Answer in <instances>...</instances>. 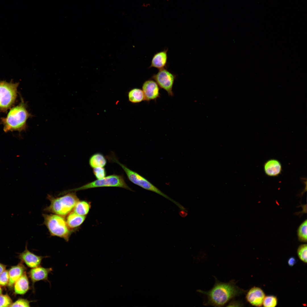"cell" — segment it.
<instances>
[{"label":"cell","instance_id":"obj_8","mask_svg":"<svg viewBox=\"0 0 307 307\" xmlns=\"http://www.w3.org/2000/svg\"><path fill=\"white\" fill-rule=\"evenodd\" d=\"M176 77V75L165 68L159 70L158 72L154 74L150 78L155 80L160 88L165 90L169 96H174L173 88Z\"/></svg>","mask_w":307,"mask_h":307},{"label":"cell","instance_id":"obj_14","mask_svg":"<svg viewBox=\"0 0 307 307\" xmlns=\"http://www.w3.org/2000/svg\"><path fill=\"white\" fill-rule=\"evenodd\" d=\"M264 172L269 177L277 176L281 173L282 167L280 162L275 159H270L267 161L264 165Z\"/></svg>","mask_w":307,"mask_h":307},{"label":"cell","instance_id":"obj_17","mask_svg":"<svg viewBox=\"0 0 307 307\" xmlns=\"http://www.w3.org/2000/svg\"><path fill=\"white\" fill-rule=\"evenodd\" d=\"M14 291L15 294H23L29 289V282L26 272H25L14 284Z\"/></svg>","mask_w":307,"mask_h":307},{"label":"cell","instance_id":"obj_29","mask_svg":"<svg viewBox=\"0 0 307 307\" xmlns=\"http://www.w3.org/2000/svg\"><path fill=\"white\" fill-rule=\"evenodd\" d=\"M6 266L0 263V274L5 270Z\"/></svg>","mask_w":307,"mask_h":307},{"label":"cell","instance_id":"obj_15","mask_svg":"<svg viewBox=\"0 0 307 307\" xmlns=\"http://www.w3.org/2000/svg\"><path fill=\"white\" fill-rule=\"evenodd\" d=\"M26 268L22 264L11 267L9 271V280L8 284L12 287L16 281L25 273Z\"/></svg>","mask_w":307,"mask_h":307},{"label":"cell","instance_id":"obj_25","mask_svg":"<svg viewBox=\"0 0 307 307\" xmlns=\"http://www.w3.org/2000/svg\"><path fill=\"white\" fill-rule=\"evenodd\" d=\"M12 303V300L8 295L0 294V307L10 306Z\"/></svg>","mask_w":307,"mask_h":307},{"label":"cell","instance_id":"obj_24","mask_svg":"<svg viewBox=\"0 0 307 307\" xmlns=\"http://www.w3.org/2000/svg\"><path fill=\"white\" fill-rule=\"evenodd\" d=\"M93 173L97 179L104 178L106 175V171L104 167H98L93 168Z\"/></svg>","mask_w":307,"mask_h":307},{"label":"cell","instance_id":"obj_1","mask_svg":"<svg viewBox=\"0 0 307 307\" xmlns=\"http://www.w3.org/2000/svg\"><path fill=\"white\" fill-rule=\"evenodd\" d=\"M236 283L234 280L225 283L216 279L213 287L210 290L206 291L198 290L197 291L206 296L205 305L223 306L233 298L245 293V291L239 287Z\"/></svg>","mask_w":307,"mask_h":307},{"label":"cell","instance_id":"obj_13","mask_svg":"<svg viewBox=\"0 0 307 307\" xmlns=\"http://www.w3.org/2000/svg\"><path fill=\"white\" fill-rule=\"evenodd\" d=\"M168 48L155 53L152 59L151 65L148 68L154 67L158 70L167 68V64Z\"/></svg>","mask_w":307,"mask_h":307},{"label":"cell","instance_id":"obj_4","mask_svg":"<svg viewBox=\"0 0 307 307\" xmlns=\"http://www.w3.org/2000/svg\"><path fill=\"white\" fill-rule=\"evenodd\" d=\"M65 194L64 196L57 198L48 196L50 204L46 208L45 210L63 216L69 214L73 209L79 200L76 193L73 192Z\"/></svg>","mask_w":307,"mask_h":307},{"label":"cell","instance_id":"obj_30","mask_svg":"<svg viewBox=\"0 0 307 307\" xmlns=\"http://www.w3.org/2000/svg\"><path fill=\"white\" fill-rule=\"evenodd\" d=\"M151 4L149 3H143L142 4V6L143 7L147 8L150 6Z\"/></svg>","mask_w":307,"mask_h":307},{"label":"cell","instance_id":"obj_20","mask_svg":"<svg viewBox=\"0 0 307 307\" xmlns=\"http://www.w3.org/2000/svg\"><path fill=\"white\" fill-rule=\"evenodd\" d=\"M90 203L85 200H79L73 209V211L81 215L86 216L91 208Z\"/></svg>","mask_w":307,"mask_h":307},{"label":"cell","instance_id":"obj_21","mask_svg":"<svg viewBox=\"0 0 307 307\" xmlns=\"http://www.w3.org/2000/svg\"><path fill=\"white\" fill-rule=\"evenodd\" d=\"M297 234L299 240L303 242H306L307 240V221L304 220L299 226Z\"/></svg>","mask_w":307,"mask_h":307},{"label":"cell","instance_id":"obj_28","mask_svg":"<svg viewBox=\"0 0 307 307\" xmlns=\"http://www.w3.org/2000/svg\"><path fill=\"white\" fill-rule=\"evenodd\" d=\"M296 259L294 257H291L289 258L288 261V263L290 266H293L296 262Z\"/></svg>","mask_w":307,"mask_h":307},{"label":"cell","instance_id":"obj_9","mask_svg":"<svg viewBox=\"0 0 307 307\" xmlns=\"http://www.w3.org/2000/svg\"><path fill=\"white\" fill-rule=\"evenodd\" d=\"M145 98L147 101L152 100H156L160 97L159 87L154 80L152 79L145 81L142 87Z\"/></svg>","mask_w":307,"mask_h":307},{"label":"cell","instance_id":"obj_2","mask_svg":"<svg viewBox=\"0 0 307 307\" xmlns=\"http://www.w3.org/2000/svg\"><path fill=\"white\" fill-rule=\"evenodd\" d=\"M27 109V105L22 99L17 105L12 108L6 117L1 119V123L3 126L5 132L25 130L27 127L28 119L32 116Z\"/></svg>","mask_w":307,"mask_h":307},{"label":"cell","instance_id":"obj_19","mask_svg":"<svg viewBox=\"0 0 307 307\" xmlns=\"http://www.w3.org/2000/svg\"><path fill=\"white\" fill-rule=\"evenodd\" d=\"M129 101L133 103H138L145 101L143 92L141 89L134 88L129 91L128 93Z\"/></svg>","mask_w":307,"mask_h":307},{"label":"cell","instance_id":"obj_3","mask_svg":"<svg viewBox=\"0 0 307 307\" xmlns=\"http://www.w3.org/2000/svg\"><path fill=\"white\" fill-rule=\"evenodd\" d=\"M110 161L119 164L123 170L128 180L134 184L145 189L155 192L168 199L175 204L181 210L184 209V207L181 204L162 192L146 179L120 163L115 155L111 156Z\"/></svg>","mask_w":307,"mask_h":307},{"label":"cell","instance_id":"obj_22","mask_svg":"<svg viewBox=\"0 0 307 307\" xmlns=\"http://www.w3.org/2000/svg\"><path fill=\"white\" fill-rule=\"evenodd\" d=\"M277 299L274 295L265 296L263 300V305L265 307H275L277 305Z\"/></svg>","mask_w":307,"mask_h":307},{"label":"cell","instance_id":"obj_31","mask_svg":"<svg viewBox=\"0 0 307 307\" xmlns=\"http://www.w3.org/2000/svg\"><path fill=\"white\" fill-rule=\"evenodd\" d=\"M2 290L0 285V294H2Z\"/></svg>","mask_w":307,"mask_h":307},{"label":"cell","instance_id":"obj_5","mask_svg":"<svg viewBox=\"0 0 307 307\" xmlns=\"http://www.w3.org/2000/svg\"><path fill=\"white\" fill-rule=\"evenodd\" d=\"M43 216L44 223L51 236L69 241L72 231L63 216L56 214H43Z\"/></svg>","mask_w":307,"mask_h":307},{"label":"cell","instance_id":"obj_10","mask_svg":"<svg viewBox=\"0 0 307 307\" xmlns=\"http://www.w3.org/2000/svg\"><path fill=\"white\" fill-rule=\"evenodd\" d=\"M265 296V294L261 288L254 287L248 291L246 294V298L247 301L251 305L261 307L263 305Z\"/></svg>","mask_w":307,"mask_h":307},{"label":"cell","instance_id":"obj_6","mask_svg":"<svg viewBox=\"0 0 307 307\" xmlns=\"http://www.w3.org/2000/svg\"><path fill=\"white\" fill-rule=\"evenodd\" d=\"M103 187H119L132 191L126 183L123 175L113 174L102 179H97L77 188L64 191L61 193L63 194L70 192Z\"/></svg>","mask_w":307,"mask_h":307},{"label":"cell","instance_id":"obj_7","mask_svg":"<svg viewBox=\"0 0 307 307\" xmlns=\"http://www.w3.org/2000/svg\"><path fill=\"white\" fill-rule=\"evenodd\" d=\"M18 85V82L0 81V111H6L14 103Z\"/></svg>","mask_w":307,"mask_h":307},{"label":"cell","instance_id":"obj_12","mask_svg":"<svg viewBox=\"0 0 307 307\" xmlns=\"http://www.w3.org/2000/svg\"><path fill=\"white\" fill-rule=\"evenodd\" d=\"M52 271L51 268H45L40 266L32 268L30 270L29 276L32 282L34 291L35 283L41 280L48 281V275Z\"/></svg>","mask_w":307,"mask_h":307},{"label":"cell","instance_id":"obj_11","mask_svg":"<svg viewBox=\"0 0 307 307\" xmlns=\"http://www.w3.org/2000/svg\"><path fill=\"white\" fill-rule=\"evenodd\" d=\"M26 246L25 250L20 254V259L30 268H32L40 266L42 259L45 257L35 254L29 251Z\"/></svg>","mask_w":307,"mask_h":307},{"label":"cell","instance_id":"obj_26","mask_svg":"<svg viewBox=\"0 0 307 307\" xmlns=\"http://www.w3.org/2000/svg\"><path fill=\"white\" fill-rule=\"evenodd\" d=\"M9 280V271L5 270L0 274V285L5 286L8 284Z\"/></svg>","mask_w":307,"mask_h":307},{"label":"cell","instance_id":"obj_18","mask_svg":"<svg viewBox=\"0 0 307 307\" xmlns=\"http://www.w3.org/2000/svg\"><path fill=\"white\" fill-rule=\"evenodd\" d=\"M89 164L92 169L98 167H104L107 161L104 155L100 153H96L91 156L89 160Z\"/></svg>","mask_w":307,"mask_h":307},{"label":"cell","instance_id":"obj_23","mask_svg":"<svg viewBox=\"0 0 307 307\" xmlns=\"http://www.w3.org/2000/svg\"><path fill=\"white\" fill-rule=\"evenodd\" d=\"M307 246L306 244L300 245L297 249V253L299 259L303 262H307Z\"/></svg>","mask_w":307,"mask_h":307},{"label":"cell","instance_id":"obj_16","mask_svg":"<svg viewBox=\"0 0 307 307\" xmlns=\"http://www.w3.org/2000/svg\"><path fill=\"white\" fill-rule=\"evenodd\" d=\"M86 218V216L80 215L73 211L68 214L66 221L69 228L73 230L79 227L84 222Z\"/></svg>","mask_w":307,"mask_h":307},{"label":"cell","instance_id":"obj_27","mask_svg":"<svg viewBox=\"0 0 307 307\" xmlns=\"http://www.w3.org/2000/svg\"><path fill=\"white\" fill-rule=\"evenodd\" d=\"M30 301L28 300L20 298L18 299L16 302L12 303L10 307L20 306V307H29Z\"/></svg>","mask_w":307,"mask_h":307}]
</instances>
